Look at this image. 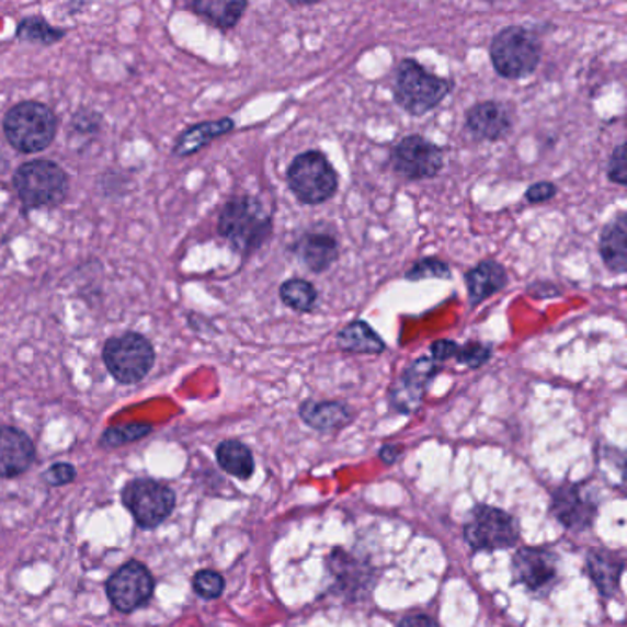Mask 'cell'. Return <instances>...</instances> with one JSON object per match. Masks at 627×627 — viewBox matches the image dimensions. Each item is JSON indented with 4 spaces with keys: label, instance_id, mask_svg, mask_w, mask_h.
I'll return each instance as SVG.
<instances>
[{
    "label": "cell",
    "instance_id": "cell-1",
    "mask_svg": "<svg viewBox=\"0 0 627 627\" xmlns=\"http://www.w3.org/2000/svg\"><path fill=\"white\" fill-rule=\"evenodd\" d=\"M273 212L254 195H236L223 206L217 232L238 254L260 251L273 236Z\"/></svg>",
    "mask_w": 627,
    "mask_h": 627
},
{
    "label": "cell",
    "instance_id": "cell-2",
    "mask_svg": "<svg viewBox=\"0 0 627 627\" xmlns=\"http://www.w3.org/2000/svg\"><path fill=\"white\" fill-rule=\"evenodd\" d=\"M542 56L539 37L520 24L499 30L491 39V65L504 80H523L534 75L542 64Z\"/></svg>",
    "mask_w": 627,
    "mask_h": 627
},
{
    "label": "cell",
    "instance_id": "cell-3",
    "mask_svg": "<svg viewBox=\"0 0 627 627\" xmlns=\"http://www.w3.org/2000/svg\"><path fill=\"white\" fill-rule=\"evenodd\" d=\"M449 81L431 75L412 57L403 59L394 75V100L412 116L431 113L449 96Z\"/></svg>",
    "mask_w": 627,
    "mask_h": 627
},
{
    "label": "cell",
    "instance_id": "cell-4",
    "mask_svg": "<svg viewBox=\"0 0 627 627\" xmlns=\"http://www.w3.org/2000/svg\"><path fill=\"white\" fill-rule=\"evenodd\" d=\"M285 181L298 203L308 206L324 205L339 190V173L319 149L298 153L287 166Z\"/></svg>",
    "mask_w": 627,
    "mask_h": 627
},
{
    "label": "cell",
    "instance_id": "cell-5",
    "mask_svg": "<svg viewBox=\"0 0 627 627\" xmlns=\"http://www.w3.org/2000/svg\"><path fill=\"white\" fill-rule=\"evenodd\" d=\"M2 127L13 149L21 153H39L54 142L57 118L43 103L23 102L8 111Z\"/></svg>",
    "mask_w": 627,
    "mask_h": 627
},
{
    "label": "cell",
    "instance_id": "cell-6",
    "mask_svg": "<svg viewBox=\"0 0 627 627\" xmlns=\"http://www.w3.org/2000/svg\"><path fill=\"white\" fill-rule=\"evenodd\" d=\"M18 197L26 208H54L69 195V178L61 166L52 160H32L13 175Z\"/></svg>",
    "mask_w": 627,
    "mask_h": 627
},
{
    "label": "cell",
    "instance_id": "cell-7",
    "mask_svg": "<svg viewBox=\"0 0 627 627\" xmlns=\"http://www.w3.org/2000/svg\"><path fill=\"white\" fill-rule=\"evenodd\" d=\"M103 363L109 374L122 383L133 385L142 381L155 365L153 344L137 331L114 335L103 344Z\"/></svg>",
    "mask_w": 627,
    "mask_h": 627
},
{
    "label": "cell",
    "instance_id": "cell-8",
    "mask_svg": "<svg viewBox=\"0 0 627 627\" xmlns=\"http://www.w3.org/2000/svg\"><path fill=\"white\" fill-rule=\"evenodd\" d=\"M390 168L409 181H425L444 170L445 151L422 135L401 138L390 151Z\"/></svg>",
    "mask_w": 627,
    "mask_h": 627
},
{
    "label": "cell",
    "instance_id": "cell-9",
    "mask_svg": "<svg viewBox=\"0 0 627 627\" xmlns=\"http://www.w3.org/2000/svg\"><path fill=\"white\" fill-rule=\"evenodd\" d=\"M464 536L475 550H501L520 539V525L499 508L477 506L464 526Z\"/></svg>",
    "mask_w": 627,
    "mask_h": 627
},
{
    "label": "cell",
    "instance_id": "cell-10",
    "mask_svg": "<svg viewBox=\"0 0 627 627\" xmlns=\"http://www.w3.org/2000/svg\"><path fill=\"white\" fill-rule=\"evenodd\" d=\"M124 504L142 528H155L164 523L175 506V495L168 486L157 480H133L124 490Z\"/></svg>",
    "mask_w": 627,
    "mask_h": 627
},
{
    "label": "cell",
    "instance_id": "cell-11",
    "mask_svg": "<svg viewBox=\"0 0 627 627\" xmlns=\"http://www.w3.org/2000/svg\"><path fill=\"white\" fill-rule=\"evenodd\" d=\"M515 126L512 105L499 100L475 103L466 111L464 129L477 142H499L510 137Z\"/></svg>",
    "mask_w": 627,
    "mask_h": 627
},
{
    "label": "cell",
    "instance_id": "cell-12",
    "mask_svg": "<svg viewBox=\"0 0 627 627\" xmlns=\"http://www.w3.org/2000/svg\"><path fill=\"white\" fill-rule=\"evenodd\" d=\"M442 366L431 357H418L401 372L390 387V406L399 414H412L422 406L429 385L438 376Z\"/></svg>",
    "mask_w": 627,
    "mask_h": 627
},
{
    "label": "cell",
    "instance_id": "cell-13",
    "mask_svg": "<svg viewBox=\"0 0 627 627\" xmlns=\"http://www.w3.org/2000/svg\"><path fill=\"white\" fill-rule=\"evenodd\" d=\"M153 589V577L138 561L124 565L107 582L109 600L122 613H132L142 607L144 604H148Z\"/></svg>",
    "mask_w": 627,
    "mask_h": 627
},
{
    "label": "cell",
    "instance_id": "cell-14",
    "mask_svg": "<svg viewBox=\"0 0 627 627\" xmlns=\"http://www.w3.org/2000/svg\"><path fill=\"white\" fill-rule=\"evenodd\" d=\"M554 517L569 531H588L593 525L598 506L582 485H567L552 495Z\"/></svg>",
    "mask_w": 627,
    "mask_h": 627
},
{
    "label": "cell",
    "instance_id": "cell-15",
    "mask_svg": "<svg viewBox=\"0 0 627 627\" xmlns=\"http://www.w3.org/2000/svg\"><path fill=\"white\" fill-rule=\"evenodd\" d=\"M513 574L525 588L542 593L558 578V558L543 548H521L513 556Z\"/></svg>",
    "mask_w": 627,
    "mask_h": 627
},
{
    "label": "cell",
    "instance_id": "cell-16",
    "mask_svg": "<svg viewBox=\"0 0 627 627\" xmlns=\"http://www.w3.org/2000/svg\"><path fill=\"white\" fill-rule=\"evenodd\" d=\"M292 252L298 262L306 265L311 273L322 274L330 271L341 256L339 240L326 232H306L292 246Z\"/></svg>",
    "mask_w": 627,
    "mask_h": 627
},
{
    "label": "cell",
    "instance_id": "cell-17",
    "mask_svg": "<svg viewBox=\"0 0 627 627\" xmlns=\"http://www.w3.org/2000/svg\"><path fill=\"white\" fill-rule=\"evenodd\" d=\"M34 458V444L21 429L0 428V477L23 475Z\"/></svg>",
    "mask_w": 627,
    "mask_h": 627
},
{
    "label": "cell",
    "instance_id": "cell-18",
    "mask_svg": "<svg viewBox=\"0 0 627 627\" xmlns=\"http://www.w3.org/2000/svg\"><path fill=\"white\" fill-rule=\"evenodd\" d=\"M508 282L510 278H508L506 267L495 260L477 263L474 269H469L468 273L464 274V284L468 287L471 306H479L497 293H501Z\"/></svg>",
    "mask_w": 627,
    "mask_h": 627
},
{
    "label": "cell",
    "instance_id": "cell-19",
    "mask_svg": "<svg viewBox=\"0 0 627 627\" xmlns=\"http://www.w3.org/2000/svg\"><path fill=\"white\" fill-rule=\"evenodd\" d=\"M300 418L304 423L320 433H333L346 428L354 420L352 407L342 401H315L309 399L300 406Z\"/></svg>",
    "mask_w": 627,
    "mask_h": 627
},
{
    "label": "cell",
    "instance_id": "cell-20",
    "mask_svg": "<svg viewBox=\"0 0 627 627\" xmlns=\"http://www.w3.org/2000/svg\"><path fill=\"white\" fill-rule=\"evenodd\" d=\"M598 251L605 267L613 274H624L627 269V216L620 212L611 219L600 236Z\"/></svg>",
    "mask_w": 627,
    "mask_h": 627
},
{
    "label": "cell",
    "instance_id": "cell-21",
    "mask_svg": "<svg viewBox=\"0 0 627 627\" xmlns=\"http://www.w3.org/2000/svg\"><path fill=\"white\" fill-rule=\"evenodd\" d=\"M235 127V121L228 118V116L219 118V121L195 124V126L184 129V132L179 135L178 140H175V146H173V155H178V157L195 155L197 151H201V149L208 148L217 138L232 132Z\"/></svg>",
    "mask_w": 627,
    "mask_h": 627
},
{
    "label": "cell",
    "instance_id": "cell-22",
    "mask_svg": "<svg viewBox=\"0 0 627 627\" xmlns=\"http://www.w3.org/2000/svg\"><path fill=\"white\" fill-rule=\"evenodd\" d=\"M337 346L346 354L379 355L387 350V342L366 320H354L337 333Z\"/></svg>",
    "mask_w": 627,
    "mask_h": 627
},
{
    "label": "cell",
    "instance_id": "cell-23",
    "mask_svg": "<svg viewBox=\"0 0 627 627\" xmlns=\"http://www.w3.org/2000/svg\"><path fill=\"white\" fill-rule=\"evenodd\" d=\"M589 574L605 598L615 596L624 572V559L607 550H593L588 556Z\"/></svg>",
    "mask_w": 627,
    "mask_h": 627
},
{
    "label": "cell",
    "instance_id": "cell-24",
    "mask_svg": "<svg viewBox=\"0 0 627 627\" xmlns=\"http://www.w3.org/2000/svg\"><path fill=\"white\" fill-rule=\"evenodd\" d=\"M330 572L346 593H365L372 585V570L350 554L335 550L330 556Z\"/></svg>",
    "mask_w": 627,
    "mask_h": 627
},
{
    "label": "cell",
    "instance_id": "cell-25",
    "mask_svg": "<svg viewBox=\"0 0 627 627\" xmlns=\"http://www.w3.org/2000/svg\"><path fill=\"white\" fill-rule=\"evenodd\" d=\"M190 10L197 13L206 23L219 30H232L240 23L249 2L241 0H195L190 2Z\"/></svg>",
    "mask_w": 627,
    "mask_h": 627
},
{
    "label": "cell",
    "instance_id": "cell-26",
    "mask_svg": "<svg viewBox=\"0 0 627 627\" xmlns=\"http://www.w3.org/2000/svg\"><path fill=\"white\" fill-rule=\"evenodd\" d=\"M217 463L236 479H251L254 474V456L246 444L238 440H227L217 445Z\"/></svg>",
    "mask_w": 627,
    "mask_h": 627
},
{
    "label": "cell",
    "instance_id": "cell-27",
    "mask_svg": "<svg viewBox=\"0 0 627 627\" xmlns=\"http://www.w3.org/2000/svg\"><path fill=\"white\" fill-rule=\"evenodd\" d=\"M280 300L295 314H309L319 300V293L308 280L289 278L280 285Z\"/></svg>",
    "mask_w": 627,
    "mask_h": 627
},
{
    "label": "cell",
    "instance_id": "cell-28",
    "mask_svg": "<svg viewBox=\"0 0 627 627\" xmlns=\"http://www.w3.org/2000/svg\"><path fill=\"white\" fill-rule=\"evenodd\" d=\"M18 37L32 43H43L52 45L65 37V30L54 29L50 23H46L43 18L23 19L18 26Z\"/></svg>",
    "mask_w": 627,
    "mask_h": 627
},
{
    "label": "cell",
    "instance_id": "cell-29",
    "mask_svg": "<svg viewBox=\"0 0 627 627\" xmlns=\"http://www.w3.org/2000/svg\"><path fill=\"white\" fill-rule=\"evenodd\" d=\"M406 278L409 282H422V280H451L453 271L449 263L440 260V258L428 256L417 260L411 267L406 271Z\"/></svg>",
    "mask_w": 627,
    "mask_h": 627
},
{
    "label": "cell",
    "instance_id": "cell-30",
    "mask_svg": "<svg viewBox=\"0 0 627 627\" xmlns=\"http://www.w3.org/2000/svg\"><path fill=\"white\" fill-rule=\"evenodd\" d=\"M151 433L149 423H127V425H116L103 433L102 444L107 447H118V445L132 444L135 440L144 438Z\"/></svg>",
    "mask_w": 627,
    "mask_h": 627
},
{
    "label": "cell",
    "instance_id": "cell-31",
    "mask_svg": "<svg viewBox=\"0 0 627 627\" xmlns=\"http://www.w3.org/2000/svg\"><path fill=\"white\" fill-rule=\"evenodd\" d=\"M493 350L490 344H482V342H468V344H460L458 352H456L455 361L458 365L477 371L480 366H485L491 360Z\"/></svg>",
    "mask_w": 627,
    "mask_h": 627
},
{
    "label": "cell",
    "instance_id": "cell-32",
    "mask_svg": "<svg viewBox=\"0 0 627 627\" xmlns=\"http://www.w3.org/2000/svg\"><path fill=\"white\" fill-rule=\"evenodd\" d=\"M194 589L201 598H219L225 591V580H223L221 574H217L214 570H201L195 574Z\"/></svg>",
    "mask_w": 627,
    "mask_h": 627
},
{
    "label": "cell",
    "instance_id": "cell-33",
    "mask_svg": "<svg viewBox=\"0 0 627 627\" xmlns=\"http://www.w3.org/2000/svg\"><path fill=\"white\" fill-rule=\"evenodd\" d=\"M626 144L622 142L613 149L609 155V162H607V179L611 183L618 184V186H626L627 184V157Z\"/></svg>",
    "mask_w": 627,
    "mask_h": 627
},
{
    "label": "cell",
    "instance_id": "cell-34",
    "mask_svg": "<svg viewBox=\"0 0 627 627\" xmlns=\"http://www.w3.org/2000/svg\"><path fill=\"white\" fill-rule=\"evenodd\" d=\"M72 127L80 135L98 133L100 127H102V116L91 111V109H81L80 113L75 114V118H72Z\"/></svg>",
    "mask_w": 627,
    "mask_h": 627
},
{
    "label": "cell",
    "instance_id": "cell-35",
    "mask_svg": "<svg viewBox=\"0 0 627 627\" xmlns=\"http://www.w3.org/2000/svg\"><path fill=\"white\" fill-rule=\"evenodd\" d=\"M558 195V186L548 181L542 183H534L526 190L525 200L531 205H545L548 201H552Z\"/></svg>",
    "mask_w": 627,
    "mask_h": 627
},
{
    "label": "cell",
    "instance_id": "cell-36",
    "mask_svg": "<svg viewBox=\"0 0 627 627\" xmlns=\"http://www.w3.org/2000/svg\"><path fill=\"white\" fill-rule=\"evenodd\" d=\"M458 342L451 341V339H438L431 344V360L434 363H445V361L455 360L456 352H458Z\"/></svg>",
    "mask_w": 627,
    "mask_h": 627
},
{
    "label": "cell",
    "instance_id": "cell-37",
    "mask_svg": "<svg viewBox=\"0 0 627 627\" xmlns=\"http://www.w3.org/2000/svg\"><path fill=\"white\" fill-rule=\"evenodd\" d=\"M46 482L52 486L69 485L76 479V469L70 464H54L45 475Z\"/></svg>",
    "mask_w": 627,
    "mask_h": 627
},
{
    "label": "cell",
    "instance_id": "cell-38",
    "mask_svg": "<svg viewBox=\"0 0 627 627\" xmlns=\"http://www.w3.org/2000/svg\"><path fill=\"white\" fill-rule=\"evenodd\" d=\"M398 627H438L433 618L425 615H411L399 622Z\"/></svg>",
    "mask_w": 627,
    "mask_h": 627
},
{
    "label": "cell",
    "instance_id": "cell-39",
    "mask_svg": "<svg viewBox=\"0 0 627 627\" xmlns=\"http://www.w3.org/2000/svg\"><path fill=\"white\" fill-rule=\"evenodd\" d=\"M399 456V447H394V445H385L381 449V460L383 463L392 464L396 463V458Z\"/></svg>",
    "mask_w": 627,
    "mask_h": 627
}]
</instances>
